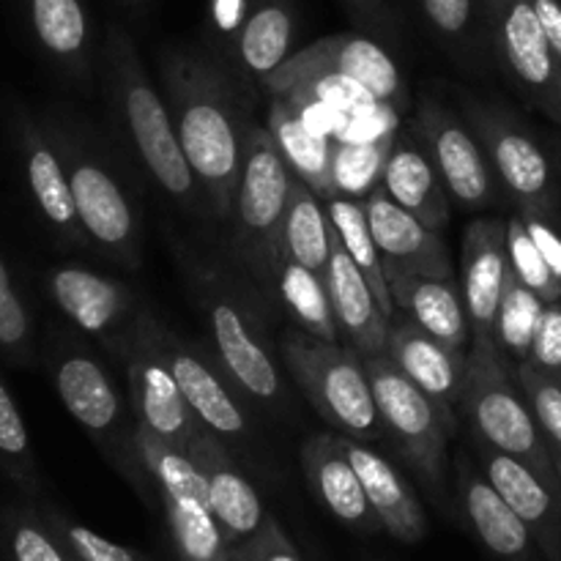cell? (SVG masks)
Returning <instances> with one entry per match:
<instances>
[{"label": "cell", "mask_w": 561, "mask_h": 561, "mask_svg": "<svg viewBox=\"0 0 561 561\" xmlns=\"http://www.w3.org/2000/svg\"><path fill=\"white\" fill-rule=\"evenodd\" d=\"M162 327L151 310L142 307L135 327L126 334L118 356L124 359L126 381H129V403L135 409L137 427L151 436L173 444L181 453H190L192 442L203 425L192 414L190 403L181 394L175 373L164 351Z\"/></svg>", "instance_id": "cell-8"}, {"label": "cell", "mask_w": 561, "mask_h": 561, "mask_svg": "<svg viewBox=\"0 0 561 561\" xmlns=\"http://www.w3.org/2000/svg\"><path fill=\"white\" fill-rule=\"evenodd\" d=\"M398 135L376 142H334V192L365 203L383 184V168H387V159Z\"/></svg>", "instance_id": "cell-36"}, {"label": "cell", "mask_w": 561, "mask_h": 561, "mask_svg": "<svg viewBox=\"0 0 561 561\" xmlns=\"http://www.w3.org/2000/svg\"><path fill=\"white\" fill-rule=\"evenodd\" d=\"M296 9L294 0H252L236 42L233 71L263 85L272 71L290 58Z\"/></svg>", "instance_id": "cell-26"}, {"label": "cell", "mask_w": 561, "mask_h": 561, "mask_svg": "<svg viewBox=\"0 0 561 561\" xmlns=\"http://www.w3.org/2000/svg\"><path fill=\"white\" fill-rule=\"evenodd\" d=\"M414 131L436 162L449 197L469 211L499 201V179L469 121L438 99L425 96L416 107Z\"/></svg>", "instance_id": "cell-12"}, {"label": "cell", "mask_w": 561, "mask_h": 561, "mask_svg": "<svg viewBox=\"0 0 561 561\" xmlns=\"http://www.w3.org/2000/svg\"><path fill=\"white\" fill-rule=\"evenodd\" d=\"M301 58L310 64L323 66L348 75L359 85H365L378 102L389 104L398 113L409 107V88L392 55L373 38L362 33H334L312 42L301 49Z\"/></svg>", "instance_id": "cell-22"}, {"label": "cell", "mask_w": 561, "mask_h": 561, "mask_svg": "<svg viewBox=\"0 0 561 561\" xmlns=\"http://www.w3.org/2000/svg\"><path fill=\"white\" fill-rule=\"evenodd\" d=\"M507 274V219H471L460 244V288H463L471 340H493Z\"/></svg>", "instance_id": "cell-15"}, {"label": "cell", "mask_w": 561, "mask_h": 561, "mask_svg": "<svg viewBox=\"0 0 561 561\" xmlns=\"http://www.w3.org/2000/svg\"><path fill=\"white\" fill-rule=\"evenodd\" d=\"M164 102L181 151L201 184L211 217L230 219L247 129L236 71L214 53L164 49L159 58Z\"/></svg>", "instance_id": "cell-1"}, {"label": "cell", "mask_w": 561, "mask_h": 561, "mask_svg": "<svg viewBox=\"0 0 561 561\" xmlns=\"http://www.w3.org/2000/svg\"><path fill=\"white\" fill-rule=\"evenodd\" d=\"M460 411L477 442L513 455L561 491V477L537 416L515 378V367L496 340H471L466 356Z\"/></svg>", "instance_id": "cell-3"}, {"label": "cell", "mask_w": 561, "mask_h": 561, "mask_svg": "<svg viewBox=\"0 0 561 561\" xmlns=\"http://www.w3.org/2000/svg\"><path fill=\"white\" fill-rule=\"evenodd\" d=\"M137 447L148 477L159 485L168 507L170 529L190 561L222 559V526L208 504V482L201 466L173 444L137 427Z\"/></svg>", "instance_id": "cell-10"}, {"label": "cell", "mask_w": 561, "mask_h": 561, "mask_svg": "<svg viewBox=\"0 0 561 561\" xmlns=\"http://www.w3.org/2000/svg\"><path fill=\"white\" fill-rule=\"evenodd\" d=\"M82 230L126 268L142 263V225L121 181L96 159H77L69 170Z\"/></svg>", "instance_id": "cell-13"}, {"label": "cell", "mask_w": 561, "mask_h": 561, "mask_svg": "<svg viewBox=\"0 0 561 561\" xmlns=\"http://www.w3.org/2000/svg\"><path fill=\"white\" fill-rule=\"evenodd\" d=\"M250 5L252 0H208V44H211V53L230 69H233L236 42H239V33L244 27L247 14H250Z\"/></svg>", "instance_id": "cell-41"}, {"label": "cell", "mask_w": 561, "mask_h": 561, "mask_svg": "<svg viewBox=\"0 0 561 561\" xmlns=\"http://www.w3.org/2000/svg\"><path fill=\"white\" fill-rule=\"evenodd\" d=\"M381 186L398 206L414 214L431 230H442L449 222L453 197L416 131L400 129L383 168Z\"/></svg>", "instance_id": "cell-20"}, {"label": "cell", "mask_w": 561, "mask_h": 561, "mask_svg": "<svg viewBox=\"0 0 561 561\" xmlns=\"http://www.w3.org/2000/svg\"><path fill=\"white\" fill-rule=\"evenodd\" d=\"M389 290H392L394 307L403 310L411 321L420 323L453 354L463 359L469 356L471 329L458 274H420V277L394 283Z\"/></svg>", "instance_id": "cell-23"}, {"label": "cell", "mask_w": 561, "mask_h": 561, "mask_svg": "<svg viewBox=\"0 0 561 561\" xmlns=\"http://www.w3.org/2000/svg\"><path fill=\"white\" fill-rule=\"evenodd\" d=\"M301 466L310 477L321 502L337 515L343 524H365L373 507L365 496L359 474L345 453L343 436L316 433L301 447Z\"/></svg>", "instance_id": "cell-25"}, {"label": "cell", "mask_w": 561, "mask_h": 561, "mask_svg": "<svg viewBox=\"0 0 561 561\" xmlns=\"http://www.w3.org/2000/svg\"><path fill=\"white\" fill-rule=\"evenodd\" d=\"M427 25L455 58L477 55V0H420Z\"/></svg>", "instance_id": "cell-39"}, {"label": "cell", "mask_w": 561, "mask_h": 561, "mask_svg": "<svg viewBox=\"0 0 561 561\" xmlns=\"http://www.w3.org/2000/svg\"><path fill=\"white\" fill-rule=\"evenodd\" d=\"M53 296L77 327L96 337L113 340L118 348L142 310L131 285L75 266L53 274Z\"/></svg>", "instance_id": "cell-18"}, {"label": "cell", "mask_w": 561, "mask_h": 561, "mask_svg": "<svg viewBox=\"0 0 561 561\" xmlns=\"http://www.w3.org/2000/svg\"><path fill=\"white\" fill-rule=\"evenodd\" d=\"M31 22L38 42L60 60L88 64L91 22L82 0H31Z\"/></svg>", "instance_id": "cell-34"}, {"label": "cell", "mask_w": 561, "mask_h": 561, "mask_svg": "<svg viewBox=\"0 0 561 561\" xmlns=\"http://www.w3.org/2000/svg\"><path fill=\"white\" fill-rule=\"evenodd\" d=\"M162 340L181 394L197 422L222 442H244L250 436V420L230 389L233 381L225 378L228 373L214 367V362L201 348H195L181 334L170 332L168 327H162Z\"/></svg>", "instance_id": "cell-17"}, {"label": "cell", "mask_w": 561, "mask_h": 561, "mask_svg": "<svg viewBox=\"0 0 561 561\" xmlns=\"http://www.w3.org/2000/svg\"><path fill=\"white\" fill-rule=\"evenodd\" d=\"M69 537L85 561H135V557L126 548L115 546V542L104 540V537L93 535V531L82 529V526H75L69 531Z\"/></svg>", "instance_id": "cell-46"}, {"label": "cell", "mask_w": 561, "mask_h": 561, "mask_svg": "<svg viewBox=\"0 0 561 561\" xmlns=\"http://www.w3.org/2000/svg\"><path fill=\"white\" fill-rule=\"evenodd\" d=\"M266 129L272 131L274 142H277L279 153L288 162L290 173L296 179L305 181L316 195L323 201L334 197V181H332V159H334V140L329 137H318L296 118L294 110L274 96L268 102L266 113Z\"/></svg>", "instance_id": "cell-28"}, {"label": "cell", "mask_w": 561, "mask_h": 561, "mask_svg": "<svg viewBox=\"0 0 561 561\" xmlns=\"http://www.w3.org/2000/svg\"><path fill=\"white\" fill-rule=\"evenodd\" d=\"M266 561H296V559L290 557V553H283V551H279V553H272V557H268Z\"/></svg>", "instance_id": "cell-52"}, {"label": "cell", "mask_w": 561, "mask_h": 561, "mask_svg": "<svg viewBox=\"0 0 561 561\" xmlns=\"http://www.w3.org/2000/svg\"><path fill=\"white\" fill-rule=\"evenodd\" d=\"M383 356H389L400 367V373H405L422 392L449 409H458L460 394H463L466 359L438 343L409 316L392 318Z\"/></svg>", "instance_id": "cell-21"}, {"label": "cell", "mask_w": 561, "mask_h": 561, "mask_svg": "<svg viewBox=\"0 0 561 561\" xmlns=\"http://www.w3.org/2000/svg\"><path fill=\"white\" fill-rule=\"evenodd\" d=\"M27 179H31L33 195H36L42 214L60 228L64 233L77 236V228H82L80 217L75 208V195H71L69 175L60 168L58 157L49 148H36L27 159Z\"/></svg>", "instance_id": "cell-37"}, {"label": "cell", "mask_w": 561, "mask_h": 561, "mask_svg": "<svg viewBox=\"0 0 561 561\" xmlns=\"http://www.w3.org/2000/svg\"><path fill=\"white\" fill-rule=\"evenodd\" d=\"M277 99H283V102L294 110L296 118H299L312 135L329 137V140H337V135L345 126V118H348L343 110L332 107V104L327 102H318V99H310V96H277Z\"/></svg>", "instance_id": "cell-43"}, {"label": "cell", "mask_w": 561, "mask_h": 561, "mask_svg": "<svg viewBox=\"0 0 561 561\" xmlns=\"http://www.w3.org/2000/svg\"><path fill=\"white\" fill-rule=\"evenodd\" d=\"M515 378H518L520 389H524L526 400H529L531 411L537 416L542 436H546L548 449H551L553 460L561 477V387L553 383L551 378L540 376L531 370L529 365H513Z\"/></svg>", "instance_id": "cell-40"}, {"label": "cell", "mask_w": 561, "mask_h": 561, "mask_svg": "<svg viewBox=\"0 0 561 561\" xmlns=\"http://www.w3.org/2000/svg\"><path fill=\"white\" fill-rule=\"evenodd\" d=\"M290 186H294V173L279 153L272 131L261 124H250L230 219H233L241 263L268 296H274V277L283 261L279 236H283Z\"/></svg>", "instance_id": "cell-4"}, {"label": "cell", "mask_w": 561, "mask_h": 561, "mask_svg": "<svg viewBox=\"0 0 561 561\" xmlns=\"http://www.w3.org/2000/svg\"><path fill=\"white\" fill-rule=\"evenodd\" d=\"M327 211H329V219H332L340 244L345 247V252H348L351 261L356 263V268L365 274L367 285H370L373 296H376L383 316L392 321V318L398 316V307H394L392 290H389V279H387V272H383L381 252H378L370 222H367L365 203L354 201V197L334 195L327 201Z\"/></svg>", "instance_id": "cell-33"}, {"label": "cell", "mask_w": 561, "mask_h": 561, "mask_svg": "<svg viewBox=\"0 0 561 561\" xmlns=\"http://www.w3.org/2000/svg\"><path fill=\"white\" fill-rule=\"evenodd\" d=\"M485 27L510 85L561 124V77L531 0H482Z\"/></svg>", "instance_id": "cell-9"}, {"label": "cell", "mask_w": 561, "mask_h": 561, "mask_svg": "<svg viewBox=\"0 0 561 561\" xmlns=\"http://www.w3.org/2000/svg\"><path fill=\"white\" fill-rule=\"evenodd\" d=\"M283 362L312 409L334 431L365 444L387 433L365 362L354 348L290 329L283 337Z\"/></svg>", "instance_id": "cell-5"}, {"label": "cell", "mask_w": 561, "mask_h": 561, "mask_svg": "<svg viewBox=\"0 0 561 561\" xmlns=\"http://www.w3.org/2000/svg\"><path fill=\"white\" fill-rule=\"evenodd\" d=\"M546 307V301H542L535 290L526 288V285L515 277L513 268H510L507 283H504L502 305H499L493 340H496L502 354L507 356L513 365H526V359H529L531 343H535L537 327H540Z\"/></svg>", "instance_id": "cell-35"}, {"label": "cell", "mask_w": 561, "mask_h": 561, "mask_svg": "<svg viewBox=\"0 0 561 561\" xmlns=\"http://www.w3.org/2000/svg\"><path fill=\"white\" fill-rule=\"evenodd\" d=\"M526 365L561 387V299L546 307Z\"/></svg>", "instance_id": "cell-42"}, {"label": "cell", "mask_w": 561, "mask_h": 561, "mask_svg": "<svg viewBox=\"0 0 561 561\" xmlns=\"http://www.w3.org/2000/svg\"><path fill=\"white\" fill-rule=\"evenodd\" d=\"M367 222L381 252L389 288L420 274H455L442 230H431L378 186L365 201Z\"/></svg>", "instance_id": "cell-16"}, {"label": "cell", "mask_w": 561, "mask_h": 561, "mask_svg": "<svg viewBox=\"0 0 561 561\" xmlns=\"http://www.w3.org/2000/svg\"><path fill=\"white\" fill-rule=\"evenodd\" d=\"M126 3H142V0H126Z\"/></svg>", "instance_id": "cell-53"}, {"label": "cell", "mask_w": 561, "mask_h": 561, "mask_svg": "<svg viewBox=\"0 0 561 561\" xmlns=\"http://www.w3.org/2000/svg\"><path fill=\"white\" fill-rule=\"evenodd\" d=\"M477 444H480L482 469H485L488 482L496 488L499 496L524 518L529 529L546 526L557 513V499L561 491L548 485L537 471H531L529 466L520 463L513 455L499 453V449L488 447L482 442Z\"/></svg>", "instance_id": "cell-31"}, {"label": "cell", "mask_w": 561, "mask_h": 561, "mask_svg": "<svg viewBox=\"0 0 561 561\" xmlns=\"http://www.w3.org/2000/svg\"><path fill=\"white\" fill-rule=\"evenodd\" d=\"M520 217H524L526 228H529L535 244L540 247L542 257L548 261L551 272L561 279V233H559V228L553 222H548V219L531 217V214H520Z\"/></svg>", "instance_id": "cell-47"}, {"label": "cell", "mask_w": 561, "mask_h": 561, "mask_svg": "<svg viewBox=\"0 0 561 561\" xmlns=\"http://www.w3.org/2000/svg\"><path fill=\"white\" fill-rule=\"evenodd\" d=\"M323 203L327 201L321 195H316L305 181L294 175L283 219V236H279V252L327 279L334 228Z\"/></svg>", "instance_id": "cell-29"}, {"label": "cell", "mask_w": 561, "mask_h": 561, "mask_svg": "<svg viewBox=\"0 0 561 561\" xmlns=\"http://www.w3.org/2000/svg\"><path fill=\"white\" fill-rule=\"evenodd\" d=\"M559 126H561V124H559Z\"/></svg>", "instance_id": "cell-54"}, {"label": "cell", "mask_w": 561, "mask_h": 561, "mask_svg": "<svg viewBox=\"0 0 561 561\" xmlns=\"http://www.w3.org/2000/svg\"><path fill=\"white\" fill-rule=\"evenodd\" d=\"M190 458L201 466L203 477H206L208 504H211V513L219 526L236 537L257 531V526L263 524L261 496L225 453L222 438L203 427L192 442Z\"/></svg>", "instance_id": "cell-24"}, {"label": "cell", "mask_w": 561, "mask_h": 561, "mask_svg": "<svg viewBox=\"0 0 561 561\" xmlns=\"http://www.w3.org/2000/svg\"><path fill=\"white\" fill-rule=\"evenodd\" d=\"M463 499L466 513L474 524L480 540L499 557H520L526 553L531 542V529L524 524L518 513L499 496L496 488L488 482L485 474L471 471L469 463H463Z\"/></svg>", "instance_id": "cell-30"}, {"label": "cell", "mask_w": 561, "mask_h": 561, "mask_svg": "<svg viewBox=\"0 0 561 561\" xmlns=\"http://www.w3.org/2000/svg\"><path fill=\"white\" fill-rule=\"evenodd\" d=\"M466 121L485 148L499 186L507 192L515 208L559 225L561 181L557 164L529 126L513 110L485 99H466Z\"/></svg>", "instance_id": "cell-6"}, {"label": "cell", "mask_w": 561, "mask_h": 561, "mask_svg": "<svg viewBox=\"0 0 561 561\" xmlns=\"http://www.w3.org/2000/svg\"><path fill=\"white\" fill-rule=\"evenodd\" d=\"M14 553L16 561H64L60 553L55 551L53 542L36 529H20L16 531V540H14Z\"/></svg>", "instance_id": "cell-48"}, {"label": "cell", "mask_w": 561, "mask_h": 561, "mask_svg": "<svg viewBox=\"0 0 561 561\" xmlns=\"http://www.w3.org/2000/svg\"><path fill=\"white\" fill-rule=\"evenodd\" d=\"M507 255L515 277L526 288L535 290L546 305H553V301L561 299V279L551 272V266L542 257L540 247L535 244V239H531L529 228H526L524 217L518 211L513 217H507Z\"/></svg>", "instance_id": "cell-38"}, {"label": "cell", "mask_w": 561, "mask_h": 561, "mask_svg": "<svg viewBox=\"0 0 561 561\" xmlns=\"http://www.w3.org/2000/svg\"><path fill=\"white\" fill-rule=\"evenodd\" d=\"M362 362L376 394L383 431L422 480L442 485L447 442L458 431L455 409L422 392L389 356L381 354Z\"/></svg>", "instance_id": "cell-7"}, {"label": "cell", "mask_w": 561, "mask_h": 561, "mask_svg": "<svg viewBox=\"0 0 561 561\" xmlns=\"http://www.w3.org/2000/svg\"><path fill=\"white\" fill-rule=\"evenodd\" d=\"M551 157H553V164H557V173H559V181H561V142L557 148H553Z\"/></svg>", "instance_id": "cell-51"}, {"label": "cell", "mask_w": 561, "mask_h": 561, "mask_svg": "<svg viewBox=\"0 0 561 561\" xmlns=\"http://www.w3.org/2000/svg\"><path fill=\"white\" fill-rule=\"evenodd\" d=\"M274 296L290 316V321L296 323V329L318 340H327V343H340V329L334 321L327 279L283 255L277 277H274Z\"/></svg>", "instance_id": "cell-32"}, {"label": "cell", "mask_w": 561, "mask_h": 561, "mask_svg": "<svg viewBox=\"0 0 561 561\" xmlns=\"http://www.w3.org/2000/svg\"><path fill=\"white\" fill-rule=\"evenodd\" d=\"M201 307L206 312L217 359L230 381L257 403H274L283 394L277 362H274L272 351L261 340L244 307L230 299L214 283H208L201 294Z\"/></svg>", "instance_id": "cell-14"}, {"label": "cell", "mask_w": 561, "mask_h": 561, "mask_svg": "<svg viewBox=\"0 0 561 561\" xmlns=\"http://www.w3.org/2000/svg\"><path fill=\"white\" fill-rule=\"evenodd\" d=\"M343 444L356 474H359L373 513L389 526L392 535L403 537V540H416L422 535V510L409 482L383 455L373 453L365 442L343 436Z\"/></svg>", "instance_id": "cell-27"}, {"label": "cell", "mask_w": 561, "mask_h": 561, "mask_svg": "<svg viewBox=\"0 0 561 561\" xmlns=\"http://www.w3.org/2000/svg\"><path fill=\"white\" fill-rule=\"evenodd\" d=\"M348 5L362 16V20L376 22V25L381 27H387L389 20H392V16H389L387 0H348Z\"/></svg>", "instance_id": "cell-50"}, {"label": "cell", "mask_w": 561, "mask_h": 561, "mask_svg": "<svg viewBox=\"0 0 561 561\" xmlns=\"http://www.w3.org/2000/svg\"><path fill=\"white\" fill-rule=\"evenodd\" d=\"M25 334H27L25 310H22L20 299L14 296V290H11L5 266L0 263V343L16 345L25 340Z\"/></svg>", "instance_id": "cell-44"}, {"label": "cell", "mask_w": 561, "mask_h": 561, "mask_svg": "<svg viewBox=\"0 0 561 561\" xmlns=\"http://www.w3.org/2000/svg\"><path fill=\"white\" fill-rule=\"evenodd\" d=\"M107 71L118 126L142 173L179 206L190 211H197L201 203L206 206L201 184L181 151L164 93L151 82L135 42L121 25L110 27Z\"/></svg>", "instance_id": "cell-2"}, {"label": "cell", "mask_w": 561, "mask_h": 561, "mask_svg": "<svg viewBox=\"0 0 561 561\" xmlns=\"http://www.w3.org/2000/svg\"><path fill=\"white\" fill-rule=\"evenodd\" d=\"M55 387L66 411L96 438L118 463L124 474H148L137 447V416L131 403L113 383L102 365L91 354L71 351L55 367Z\"/></svg>", "instance_id": "cell-11"}, {"label": "cell", "mask_w": 561, "mask_h": 561, "mask_svg": "<svg viewBox=\"0 0 561 561\" xmlns=\"http://www.w3.org/2000/svg\"><path fill=\"white\" fill-rule=\"evenodd\" d=\"M531 3L540 16V25L546 31L548 47H551L561 77V0H531Z\"/></svg>", "instance_id": "cell-49"}, {"label": "cell", "mask_w": 561, "mask_h": 561, "mask_svg": "<svg viewBox=\"0 0 561 561\" xmlns=\"http://www.w3.org/2000/svg\"><path fill=\"white\" fill-rule=\"evenodd\" d=\"M27 449V433L20 420V411L11 403L9 392L0 387V453L22 455Z\"/></svg>", "instance_id": "cell-45"}, {"label": "cell", "mask_w": 561, "mask_h": 561, "mask_svg": "<svg viewBox=\"0 0 561 561\" xmlns=\"http://www.w3.org/2000/svg\"><path fill=\"white\" fill-rule=\"evenodd\" d=\"M327 288L329 299H332L340 337L348 343V348H354L362 359L381 356L383 351H387L389 323L392 321L383 316L376 296H373L370 285H367L365 274H362L359 268H356V263L351 261L345 247L340 244L337 233H334L332 261H329L327 272Z\"/></svg>", "instance_id": "cell-19"}]
</instances>
